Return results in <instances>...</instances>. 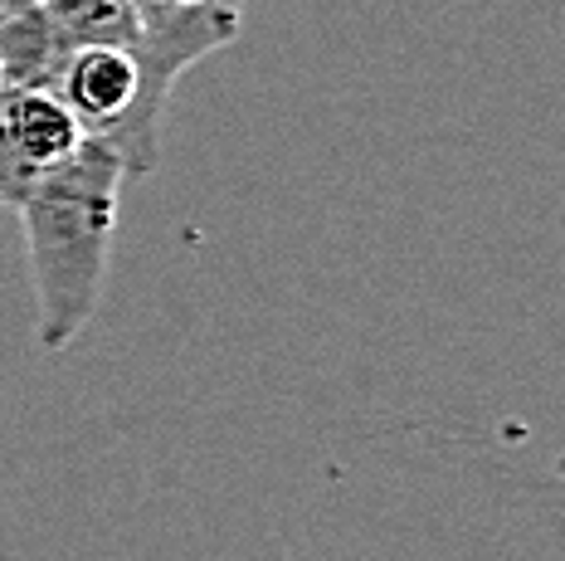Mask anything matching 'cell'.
I'll use <instances>...</instances> for the list:
<instances>
[{"label": "cell", "mask_w": 565, "mask_h": 561, "mask_svg": "<svg viewBox=\"0 0 565 561\" xmlns=\"http://www.w3.org/2000/svg\"><path fill=\"white\" fill-rule=\"evenodd\" d=\"M122 181L127 167L117 151L84 137L64 161L44 167L15 205L34 284V337L44 352H64L98 313Z\"/></svg>", "instance_id": "obj_1"}, {"label": "cell", "mask_w": 565, "mask_h": 561, "mask_svg": "<svg viewBox=\"0 0 565 561\" xmlns=\"http://www.w3.org/2000/svg\"><path fill=\"white\" fill-rule=\"evenodd\" d=\"M137 84L141 74H137L132 50H122V44H78V50H68L64 68H58L54 93L84 123L88 137H103L127 118Z\"/></svg>", "instance_id": "obj_2"}, {"label": "cell", "mask_w": 565, "mask_h": 561, "mask_svg": "<svg viewBox=\"0 0 565 561\" xmlns=\"http://www.w3.org/2000/svg\"><path fill=\"white\" fill-rule=\"evenodd\" d=\"M0 137L25 167L44 171L64 161L88 133L54 88H6L0 93Z\"/></svg>", "instance_id": "obj_3"}, {"label": "cell", "mask_w": 565, "mask_h": 561, "mask_svg": "<svg viewBox=\"0 0 565 561\" xmlns=\"http://www.w3.org/2000/svg\"><path fill=\"white\" fill-rule=\"evenodd\" d=\"M68 44L58 40L50 10L40 0H6L0 6V78L6 88H54Z\"/></svg>", "instance_id": "obj_4"}, {"label": "cell", "mask_w": 565, "mask_h": 561, "mask_svg": "<svg viewBox=\"0 0 565 561\" xmlns=\"http://www.w3.org/2000/svg\"><path fill=\"white\" fill-rule=\"evenodd\" d=\"M44 10H50L58 40L68 44V50H78V44H122V50H132L137 40V0H40Z\"/></svg>", "instance_id": "obj_5"}, {"label": "cell", "mask_w": 565, "mask_h": 561, "mask_svg": "<svg viewBox=\"0 0 565 561\" xmlns=\"http://www.w3.org/2000/svg\"><path fill=\"white\" fill-rule=\"evenodd\" d=\"M34 177H40V171L25 167V161L10 151L6 137H0V210H10V215H15V205L25 201V191L34 186Z\"/></svg>", "instance_id": "obj_6"}, {"label": "cell", "mask_w": 565, "mask_h": 561, "mask_svg": "<svg viewBox=\"0 0 565 561\" xmlns=\"http://www.w3.org/2000/svg\"><path fill=\"white\" fill-rule=\"evenodd\" d=\"M151 6H195V0H151Z\"/></svg>", "instance_id": "obj_7"}, {"label": "cell", "mask_w": 565, "mask_h": 561, "mask_svg": "<svg viewBox=\"0 0 565 561\" xmlns=\"http://www.w3.org/2000/svg\"><path fill=\"white\" fill-rule=\"evenodd\" d=\"M0 93H6V78H0Z\"/></svg>", "instance_id": "obj_8"}]
</instances>
